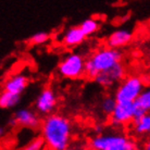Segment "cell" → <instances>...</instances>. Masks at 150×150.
Segmentation results:
<instances>
[{"label": "cell", "mask_w": 150, "mask_h": 150, "mask_svg": "<svg viewBox=\"0 0 150 150\" xmlns=\"http://www.w3.org/2000/svg\"><path fill=\"white\" fill-rule=\"evenodd\" d=\"M145 87L143 77L129 75L119 84L114 97L117 102H134L142 96Z\"/></svg>", "instance_id": "obj_4"}, {"label": "cell", "mask_w": 150, "mask_h": 150, "mask_svg": "<svg viewBox=\"0 0 150 150\" xmlns=\"http://www.w3.org/2000/svg\"><path fill=\"white\" fill-rule=\"evenodd\" d=\"M50 39V35L46 32H38L36 34L32 35L28 38V44L33 46H40L45 45L46 42H48Z\"/></svg>", "instance_id": "obj_18"}, {"label": "cell", "mask_w": 150, "mask_h": 150, "mask_svg": "<svg viewBox=\"0 0 150 150\" xmlns=\"http://www.w3.org/2000/svg\"><path fill=\"white\" fill-rule=\"evenodd\" d=\"M90 150H139L135 140L123 134H97L88 143Z\"/></svg>", "instance_id": "obj_3"}, {"label": "cell", "mask_w": 150, "mask_h": 150, "mask_svg": "<svg viewBox=\"0 0 150 150\" xmlns=\"http://www.w3.org/2000/svg\"><path fill=\"white\" fill-rule=\"evenodd\" d=\"M132 40H133L132 32H129L128 30H117L113 32L112 34H110L105 42L108 47L120 49L129 45Z\"/></svg>", "instance_id": "obj_11"}, {"label": "cell", "mask_w": 150, "mask_h": 150, "mask_svg": "<svg viewBox=\"0 0 150 150\" xmlns=\"http://www.w3.org/2000/svg\"><path fill=\"white\" fill-rule=\"evenodd\" d=\"M139 99L143 101V103L146 105L147 110L150 112V86L145 87L143 94L139 97Z\"/></svg>", "instance_id": "obj_20"}, {"label": "cell", "mask_w": 150, "mask_h": 150, "mask_svg": "<svg viewBox=\"0 0 150 150\" xmlns=\"http://www.w3.org/2000/svg\"><path fill=\"white\" fill-rule=\"evenodd\" d=\"M28 79L23 74H14L4 82V90L21 95L28 86Z\"/></svg>", "instance_id": "obj_10"}, {"label": "cell", "mask_w": 150, "mask_h": 150, "mask_svg": "<svg viewBox=\"0 0 150 150\" xmlns=\"http://www.w3.org/2000/svg\"><path fill=\"white\" fill-rule=\"evenodd\" d=\"M21 100V95H16L4 90L0 96V107L2 109H11L18 105Z\"/></svg>", "instance_id": "obj_14"}, {"label": "cell", "mask_w": 150, "mask_h": 150, "mask_svg": "<svg viewBox=\"0 0 150 150\" xmlns=\"http://www.w3.org/2000/svg\"><path fill=\"white\" fill-rule=\"evenodd\" d=\"M85 62L86 60L79 53H69L58 64V72L64 79H79L85 76Z\"/></svg>", "instance_id": "obj_5"}, {"label": "cell", "mask_w": 150, "mask_h": 150, "mask_svg": "<svg viewBox=\"0 0 150 150\" xmlns=\"http://www.w3.org/2000/svg\"><path fill=\"white\" fill-rule=\"evenodd\" d=\"M95 132H96V134H102V133H103V126L97 125V126L95 127Z\"/></svg>", "instance_id": "obj_23"}, {"label": "cell", "mask_w": 150, "mask_h": 150, "mask_svg": "<svg viewBox=\"0 0 150 150\" xmlns=\"http://www.w3.org/2000/svg\"><path fill=\"white\" fill-rule=\"evenodd\" d=\"M85 39H86V36L83 33V30H81L79 26L69 27L61 37L62 44L69 48H73V47L81 45L82 42H84Z\"/></svg>", "instance_id": "obj_12"}, {"label": "cell", "mask_w": 150, "mask_h": 150, "mask_svg": "<svg viewBox=\"0 0 150 150\" xmlns=\"http://www.w3.org/2000/svg\"><path fill=\"white\" fill-rule=\"evenodd\" d=\"M40 133L49 149L67 150L71 146L73 126L70 119L60 113L46 116L41 122Z\"/></svg>", "instance_id": "obj_1"}, {"label": "cell", "mask_w": 150, "mask_h": 150, "mask_svg": "<svg viewBox=\"0 0 150 150\" xmlns=\"http://www.w3.org/2000/svg\"><path fill=\"white\" fill-rule=\"evenodd\" d=\"M45 150H54V149H49V148H46Z\"/></svg>", "instance_id": "obj_24"}, {"label": "cell", "mask_w": 150, "mask_h": 150, "mask_svg": "<svg viewBox=\"0 0 150 150\" xmlns=\"http://www.w3.org/2000/svg\"><path fill=\"white\" fill-rule=\"evenodd\" d=\"M123 54L120 49L102 47L97 49L85 62V76L95 79L99 73L105 72L122 61Z\"/></svg>", "instance_id": "obj_2"}, {"label": "cell", "mask_w": 150, "mask_h": 150, "mask_svg": "<svg viewBox=\"0 0 150 150\" xmlns=\"http://www.w3.org/2000/svg\"><path fill=\"white\" fill-rule=\"evenodd\" d=\"M131 129L134 135L139 137L150 136V112H147L140 117L134 119L131 123Z\"/></svg>", "instance_id": "obj_13"}, {"label": "cell", "mask_w": 150, "mask_h": 150, "mask_svg": "<svg viewBox=\"0 0 150 150\" xmlns=\"http://www.w3.org/2000/svg\"><path fill=\"white\" fill-rule=\"evenodd\" d=\"M116 105H117V101H116L115 97H112V96H107L102 99L101 105H100V108H101V112L105 114V115H111L112 112L115 109Z\"/></svg>", "instance_id": "obj_16"}, {"label": "cell", "mask_w": 150, "mask_h": 150, "mask_svg": "<svg viewBox=\"0 0 150 150\" xmlns=\"http://www.w3.org/2000/svg\"><path fill=\"white\" fill-rule=\"evenodd\" d=\"M81 30H83V33L85 34L86 37L88 36H91V35L96 34L98 30H99V22H98L97 20L94 19V18H89V19H86L84 20L82 23H81Z\"/></svg>", "instance_id": "obj_15"}, {"label": "cell", "mask_w": 150, "mask_h": 150, "mask_svg": "<svg viewBox=\"0 0 150 150\" xmlns=\"http://www.w3.org/2000/svg\"><path fill=\"white\" fill-rule=\"evenodd\" d=\"M135 119L133 102H117L115 109L110 115V122L114 126H124Z\"/></svg>", "instance_id": "obj_9"}, {"label": "cell", "mask_w": 150, "mask_h": 150, "mask_svg": "<svg viewBox=\"0 0 150 150\" xmlns=\"http://www.w3.org/2000/svg\"><path fill=\"white\" fill-rule=\"evenodd\" d=\"M46 144L45 140L41 136H38V137H34L32 138L24 146L21 148L20 150H45Z\"/></svg>", "instance_id": "obj_17"}, {"label": "cell", "mask_w": 150, "mask_h": 150, "mask_svg": "<svg viewBox=\"0 0 150 150\" xmlns=\"http://www.w3.org/2000/svg\"><path fill=\"white\" fill-rule=\"evenodd\" d=\"M125 77H126V69L122 64V62H120L108 71L99 73L94 81L101 87L110 88L116 83H121Z\"/></svg>", "instance_id": "obj_8"}, {"label": "cell", "mask_w": 150, "mask_h": 150, "mask_svg": "<svg viewBox=\"0 0 150 150\" xmlns=\"http://www.w3.org/2000/svg\"><path fill=\"white\" fill-rule=\"evenodd\" d=\"M67 150H90L89 148H86V147H82V146H70Z\"/></svg>", "instance_id": "obj_22"}, {"label": "cell", "mask_w": 150, "mask_h": 150, "mask_svg": "<svg viewBox=\"0 0 150 150\" xmlns=\"http://www.w3.org/2000/svg\"><path fill=\"white\" fill-rule=\"evenodd\" d=\"M149 72H150V63H149Z\"/></svg>", "instance_id": "obj_25"}, {"label": "cell", "mask_w": 150, "mask_h": 150, "mask_svg": "<svg viewBox=\"0 0 150 150\" xmlns=\"http://www.w3.org/2000/svg\"><path fill=\"white\" fill-rule=\"evenodd\" d=\"M58 97L52 88L46 87L38 94L35 100V110L41 115H49L56 110Z\"/></svg>", "instance_id": "obj_7"}, {"label": "cell", "mask_w": 150, "mask_h": 150, "mask_svg": "<svg viewBox=\"0 0 150 150\" xmlns=\"http://www.w3.org/2000/svg\"><path fill=\"white\" fill-rule=\"evenodd\" d=\"M142 150H150V136H148V138L144 142Z\"/></svg>", "instance_id": "obj_21"}, {"label": "cell", "mask_w": 150, "mask_h": 150, "mask_svg": "<svg viewBox=\"0 0 150 150\" xmlns=\"http://www.w3.org/2000/svg\"><path fill=\"white\" fill-rule=\"evenodd\" d=\"M133 109H134V116H135V119L140 117V116H143L144 114H146L147 112H149V111L147 110L146 105H144L143 101H142L139 98L136 101L133 102Z\"/></svg>", "instance_id": "obj_19"}, {"label": "cell", "mask_w": 150, "mask_h": 150, "mask_svg": "<svg viewBox=\"0 0 150 150\" xmlns=\"http://www.w3.org/2000/svg\"><path fill=\"white\" fill-rule=\"evenodd\" d=\"M37 111L30 109H19L12 116V119L9 120L10 126L20 125L23 128L28 129H36L41 125L40 117L38 115Z\"/></svg>", "instance_id": "obj_6"}]
</instances>
